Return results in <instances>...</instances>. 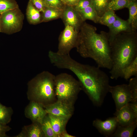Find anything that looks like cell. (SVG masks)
I'll list each match as a JSON object with an SVG mask.
<instances>
[{
  "mask_svg": "<svg viewBox=\"0 0 137 137\" xmlns=\"http://www.w3.org/2000/svg\"><path fill=\"white\" fill-rule=\"evenodd\" d=\"M63 10L46 7L42 12L41 23L46 22L61 18Z\"/></svg>",
  "mask_w": 137,
  "mask_h": 137,
  "instance_id": "19",
  "label": "cell"
},
{
  "mask_svg": "<svg viewBox=\"0 0 137 137\" xmlns=\"http://www.w3.org/2000/svg\"><path fill=\"white\" fill-rule=\"evenodd\" d=\"M43 106L48 114L70 118L72 116L74 110V105L57 100Z\"/></svg>",
  "mask_w": 137,
  "mask_h": 137,
  "instance_id": "10",
  "label": "cell"
},
{
  "mask_svg": "<svg viewBox=\"0 0 137 137\" xmlns=\"http://www.w3.org/2000/svg\"><path fill=\"white\" fill-rule=\"evenodd\" d=\"M26 15L27 20L30 24L35 25L41 22V15L40 11L35 7L30 0L28 3Z\"/></svg>",
  "mask_w": 137,
  "mask_h": 137,
  "instance_id": "17",
  "label": "cell"
},
{
  "mask_svg": "<svg viewBox=\"0 0 137 137\" xmlns=\"http://www.w3.org/2000/svg\"><path fill=\"white\" fill-rule=\"evenodd\" d=\"M76 48L81 57L93 59L99 67L111 69V49L107 32L98 33L96 27L84 22L78 32Z\"/></svg>",
  "mask_w": 137,
  "mask_h": 137,
  "instance_id": "2",
  "label": "cell"
},
{
  "mask_svg": "<svg viewBox=\"0 0 137 137\" xmlns=\"http://www.w3.org/2000/svg\"><path fill=\"white\" fill-rule=\"evenodd\" d=\"M132 94L131 102H137V77L131 78L128 84Z\"/></svg>",
  "mask_w": 137,
  "mask_h": 137,
  "instance_id": "29",
  "label": "cell"
},
{
  "mask_svg": "<svg viewBox=\"0 0 137 137\" xmlns=\"http://www.w3.org/2000/svg\"><path fill=\"white\" fill-rule=\"evenodd\" d=\"M75 136L71 135L68 134L65 131L61 134L59 135V137H75Z\"/></svg>",
  "mask_w": 137,
  "mask_h": 137,
  "instance_id": "36",
  "label": "cell"
},
{
  "mask_svg": "<svg viewBox=\"0 0 137 137\" xmlns=\"http://www.w3.org/2000/svg\"><path fill=\"white\" fill-rule=\"evenodd\" d=\"M80 0H65L64 4L68 6L74 7L78 3Z\"/></svg>",
  "mask_w": 137,
  "mask_h": 137,
  "instance_id": "34",
  "label": "cell"
},
{
  "mask_svg": "<svg viewBox=\"0 0 137 137\" xmlns=\"http://www.w3.org/2000/svg\"><path fill=\"white\" fill-rule=\"evenodd\" d=\"M55 82L57 100L74 105L82 90L79 81L71 75L63 73L55 76Z\"/></svg>",
  "mask_w": 137,
  "mask_h": 137,
  "instance_id": "5",
  "label": "cell"
},
{
  "mask_svg": "<svg viewBox=\"0 0 137 137\" xmlns=\"http://www.w3.org/2000/svg\"><path fill=\"white\" fill-rule=\"evenodd\" d=\"M35 7L40 12H43L45 8L43 0H30Z\"/></svg>",
  "mask_w": 137,
  "mask_h": 137,
  "instance_id": "32",
  "label": "cell"
},
{
  "mask_svg": "<svg viewBox=\"0 0 137 137\" xmlns=\"http://www.w3.org/2000/svg\"><path fill=\"white\" fill-rule=\"evenodd\" d=\"M137 126V123H135L127 126L118 125L111 137H131Z\"/></svg>",
  "mask_w": 137,
  "mask_h": 137,
  "instance_id": "20",
  "label": "cell"
},
{
  "mask_svg": "<svg viewBox=\"0 0 137 137\" xmlns=\"http://www.w3.org/2000/svg\"><path fill=\"white\" fill-rule=\"evenodd\" d=\"M24 113L25 116L30 119L32 123L40 124L47 114L42 104L31 101L25 108Z\"/></svg>",
  "mask_w": 137,
  "mask_h": 137,
  "instance_id": "11",
  "label": "cell"
},
{
  "mask_svg": "<svg viewBox=\"0 0 137 137\" xmlns=\"http://www.w3.org/2000/svg\"><path fill=\"white\" fill-rule=\"evenodd\" d=\"M11 128L6 125H4L0 123V137L7 136L6 132L9 131Z\"/></svg>",
  "mask_w": 137,
  "mask_h": 137,
  "instance_id": "33",
  "label": "cell"
},
{
  "mask_svg": "<svg viewBox=\"0 0 137 137\" xmlns=\"http://www.w3.org/2000/svg\"><path fill=\"white\" fill-rule=\"evenodd\" d=\"M110 0H92V5L100 17L107 10Z\"/></svg>",
  "mask_w": 137,
  "mask_h": 137,
  "instance_id": "26",
  "label": "cell"
},
{
  "mask_svg": "<svg viewBox=\"0 0 137 137\" xmlns=\"http://www.w3.org/2000/svg\"><path fill=\"white\" fill-rule=\"evenodd\" d=\"M41 124L45 137H57L53 130L48 114L44 118Z\"/></svg>",
  "mask_w": 137,
  "mask_h": 137,
  "instance_id": "23",
  "label": "cell"
},
{
  "mask_svg": "<svg viewBox=\"0 0 137 137\" xmlns=\"http://www.w3.org/2000/svg\"><path fill=\"white\" fill-rule=\"evenodd\" d=\"M78 32L72 26L65 25L59 38L57 53L60 55H70L71 50L76 47Z\"/></svg>",
  "mask_w": 137,
  "mask_h": 137,
  "instance_id": "7",
  "label": "cell"
},
{
  "mask_svg": "<svg viewBox=\"0 0 137 137\" xmlns=\"http://www.w3.org/2000/svg\"><path fill=\"white\" fill-rule=\"evenodd\" d=\"M14 137H45L40 123H32L24 126L21 132Z\"/></svg>",
  "mask_w": 137,
  "mask_h": 137,
  "instance_id": "15",
  "label": "cell"
},
{
  "mask_svg": "<svg viewBox=\"0 0 137 137\" xmlns=\"http://www.w3.org/2000/svg\"><path fill=\"white\" fill-rule=\"evenodd\" d=\"M45 7L63 10L65 5L60 0H43Z\"/></svg>",
  "mask_w": 137,
  "mask_h": 137,
  "instance_id": "30",
  "label": "cell"
},
{
  "mask_svg": "<svg viewBox=\"0 0 137 137\" xmlns=\"http://www.w3.org/2000/svg\"><path fill=\"white\" fill-rule=\"evenodd\" d=\"M61 18L65 25L72 26L78 32H79L84 22L79 12L76 10L73 7L65 5L63 9Z\"/></svg>",
  "mask_w": 137,
  "mask_h": 137,
  "instance_id": "9",
  "label": "cell"
},
{
  "mask_svg": "<svg viewBox=\"0 0 137 137\" xmlns=\"http://www.w3.org/2000/svg\"><path fill=\"white\" fill-rule=\"evenodd\" d=\"M126 8L129 10V16L127 20L134 31L137 29V2L136 0H131Z\"/></svg>",
  "mask_w": 137,
  "mask_h": 137,
  "instance_id": "18",
  "label": "cell"
},
{
  "mask_svg": "<svg viewBox=\"0 0 137 137\" xmlns=\"http://www.w3.org/2000/svg\"><path fill=\"white\" fill-rule=\"evenodd\" d=\"M110 43L112 61L110 77L116 80L122 78L123 70L137 57V33L122 32Z\"/></svg>",
  "mask_w": 137,
  "mask_h": 137,
  "instance_id": "3",
  "label": "cell"
},
{
  "mask_svg": "<svg viewBox=\"0 0 137 137\" xmlns=\"http://www.w3.org/2000/svg\"><path fill=\"white\" fill-rule=\"evenodd\" d=\"M60 0L64 4L65 0Z\"/></svg>",
  "mask_w": 137,
  "mask_h": 137,
  "instance_id": "38",
  "label": "cell"
},
{
  "mask_svg": "<svg viewBox=\"0 0 137 137\" xmlns=\"http://www.w3.org/2000/svg\"><path fill=\"white\" fill-rule=\"evenodd\" d=\"M55 65L58 68L72 71L78 78L82 90L94 105L97 107L102 105L110 86L109 77L105 72L98 66L79 62L70 55H58Z\"/></svg>",
  "mask_w": 137,
  "mask_h": 137,
  "instance_id": "1",
  "label": "cell"
},
{
  "mask_svg": "<svg viewBox=\"0 0 137 137\" xmlns=\"http://www.w3.org/2000/svg\"><path fill=\"white\" fill-rule=\"evenodd\" d=\"M55 77L50 73L44 71L30 81L27 92L30 101L39 103L43 106L56 101Z\"/></svg>",
  "mask_w": 137,
  "mask_h": 137,
  "instance_id": "4",
  "label": "cell"
},
{
  "mask_svg": "<svg viewBox=\"0 0 137 137\" xmlns=\"http://www.w3.org/2000/svg\"><path fill=\"white\" fill-rule=\"evenodd\" d=\"M79 12L84 22L88 20L95 23H98L100 17L97 14L92 5Z\"/></svg>",
  "mask_w": 137,
  "mask_h": 137,
  "instance_id": "21",
  "label": "cell"
},
{
  "mask_svg": "<svg viewBox=\"0 0 137 137\" xmlns=\"http://www.w3.org/2000/svg\"><path fill=\"white\" fill-rule=\"evenodd\" d=\"M3 106L0 103V109Z\"/></svg>",
  "mask_w": 137,
  "mask_h": 137,
  "instance_id": "37",
  "label": "cell"
},
{
  "mask_svg": "<svg viewBox=\"0 0 137 137\" xmlns=\"http://www.w3.org/2000/svg\"></svg>",
  "mask_w": 137,
  "mask_h": 137,
  "instance_id": "39",
  "label": "cell"
},
{
  "mask_svg": "<svg viewBox=\"0 0 137 137\" xmlns=\"http://www.w3.org/2000/svg\"><path fill=\"white\" fill-rule=\"evenodd\" d=\"M19 7L15 0H0V16L7 11Z\"/></svg>",
  "mask_w": 137,
  "mask_h": 137,
  "instance_id": "27",
  "label": "cell"
},
{
  "mask_svg": "<svg viewBox=\"0 0 137 137\" xmlns=\"http://www.w3.org/2000/svg\"><path fill=\"white\" fill-rule=\"evenodd\" d=\"M116 16L114 11L107 10L100 17L98 23L109 27L114 22Z\"/></svg>",
  "mask_w": 137,
  "mask_h": 137,
  "instance_id": "24",
  "label": "cell"
},
{
  "mask_svg": "<svg viewBox=\"0 0 137 137\" xmlns=\"http://www.w3.org/2000/svg\"><path fill=\"white\" fill-rule=\"evenodd\" d=\"M129 102L128 104L135 115L137 116V102Z\"/></svg>",
  "mask_w": 137,
  "mask_h": 137,
  "instance_id": "35",
  "label": "cell"
},
{
  "mask_svg": "<svg viewBox=\"0 0 137 137\" xmlns=\"http://www.w3.org/2000/svg\"><path fill=\"white\" fill-rule=\"evenodd\" d=\"M109 92L111 93L114 101L116 111L126 105L132 100V94L128 84L110 85Z\"/></svg>",
  "mask_w": 137,
  "mask_h": 137,
  "instance_id": "8",
  "label": "cell"
},
{
  "mask_svg": "<svg viewBox=\"0 0 137 137\" xmlns=\"http://www.w3.org/2000/svg\"><path fill=\"white\" fill-rule=\"evenodd\" d=\"M119 125L127 126L134 123H137L136 116L129 106L128 104L114 114Z\"/></svg>",
  "mask_w": 137,
  "mask_h": 137,
  "instance_id": "13",
  "label": "cell"
},
{
  "mask_svg": "<svg viewBox=\"0 0 137 137\" xmlns=\"http://www.w3.org/2000/svg\"><path fill=\"white\" fill-rule=\"evenodd\" d=\"M131 0H110L107 10H116L126 7Z\"/></svg>",
  "mask_w": 137,
  "mask_h": 137,
  "instance_id": "28",
  "label": "cell"
},
{
  "mask_svg": "<svg viewBox=\"0 0 137 137\" xmlns=\"http://www.w3.org/2000/svg\"><path fill=\"white\" fill-rule=\"evenodd\" d=\"M91 5H92V0H80L73 7L76 10L79 12Z\"/></svg>",
  "mask_w": 137,
  "mask_h": 137,
  "instance_id": "31",
  "label": "cell"
},
{
  "mask_svg": "<svg viewBox=\"0 0 137 137\" xmlns=\"http://www.w3.org/2000/svg\"><path fill=\"white\" fill-rule=\"evenodd\" d=\"M93 125L99 133L106 137L112 136L119 125L114 116L104 121L97 118L93 121Z\"/></svg>",
  "mask_w": 137,
  "mask_h": 137,
  "instance_id": "12",
  "label": "cell"
},
{
  "mask_svg": "<svg viewBox=\"0 0 137 137\" xmlns=\"http://www.w3.org/2000/svg\"><path fill=\"white\" fill-rule=\"evenodd\" d=\"M137 77V57L123 70L122 78L127 80L131 77Z\"/></svg>",
  "mask_w": 137,
  "mask_h": 137,
  "instance_id": "22",
  "label": "cell"
},
{
  "mask_svg": "<svg viewBox=\"0 0 137 137\" xmlns=\"http://www.w3.org/2000/svg\"><path fill=\"white\" fill-rule=\"evenodd\" d=\"M51 123L53 130L55 133L59 137V135L66 131V124L70 119L48 114Z\"/></svg>",
  "mask_w": 137,
  "mask_h": 137,
  "instance_id": "16",
  "label": "cell"
},
{
  "mask_svg": "<svg viewBox=\"0 0 137 137\" xmlns=\"http://www.w3.org/2000/svg\"><path fill=\"white\" fill-rule=\"evenodd\" d=\"M24 18L19 7L4 12L0 16V32L11 34L20 31Z\"/></svg>",
  "mask_w": 137,
  "mask_h": 137,
  "instance_id": "6",
  "label": "cell"
},
{
  "mask_svg": "<svg viewBox=\"0 0 137 137\" xmlns=\"http://www.w3.org/2000/svg\"><path fill=\"white\" fill-rule=\"evenodd\" d=\"M13 111L11 107L3 106L0 109V123L6 125L11 120Z\"/></svg>",
  "mask_w": 137,
  "mask_h": 137,
  "instance_id": "25",
  "label": "cell"
},
{
  "mask_svg": "<svg viewBox=\"0 0 137 137\" xmlns=\"http://www.w3.org/2000/svg\"><path fill=\"white\" fill-rule=\"evenodd\" d=\"M107 33L110 43L119 34L123 32H131L133 31L127 21L124 20L117 16L113 23L109 27Z\"/></svg>",
  "mask_w": 137,
  "mask_h": 137,
  "instance_id": "14",
  "label": "cell"
}]
</instances>
